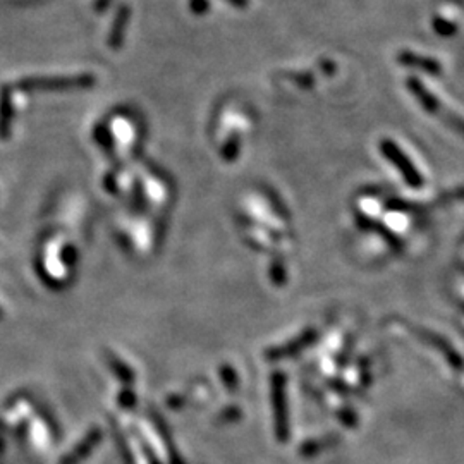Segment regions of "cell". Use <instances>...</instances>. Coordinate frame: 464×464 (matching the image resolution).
Returning <instances> with one entry per match:
<instances>
[{
  "mask_svg": "<svg viewBox=\"0 0 464 464\" xmlns=\"http://www.w3.org/2000/svg\"><path fill=\"white\" fill-rule=\"evenodd\" d=\"M380 150L384 153V157L396 167L397 171L401 172L402 179L409 184L411 188H420L423 186V178L421 174L418 172L416 167L413 166V162L409 160L408 155L397 146V143H394L392 139H382L380 143Z\"/></svg>",
  "mask_w": 464,
  "mask_h": 464,
  "instance_id": "2",
  "label": "cell"
},
{
  "mask_svg": "<svg viewBox=\"0 0 464 464\" xmlns=\"http://www.w3.org/2000/svg\"><path fill=\"white\" fill-rule=\"evenodd\" d=\"M92 83V77L83 76V77H55L53 80H33L28 81V83L23 85V88L30 90H45V88H71V86H86Z\"/></svg>",
  "mask_w": 464,
  "mask_h": 464,
  "instance_id": "3",
  "label": "cell"
},
{
  "mask_svg": "<svg viewBox=\"0 0 464 464\" xmlns=\"http://www.w3.org/2000/svg\"><path fill=\"white\" fill-rule=\"evenodd\" d=\"M275 408H277V426L279 432L282 428V438L287 435V416H286V399H284V389L281 392V382H275Z\"/></svg>",
  "mask_w": 464,
  "mask_h": 464,
  "instance_id": "5",
  "label": "cell"
},
{
  "mask_svg": "<svg viewBox=\"0 0 464 464\" xmlns=\"http://www.w3.org/2000/svg\"><path fill=\"white\" fill-rule=\"evenodd\" d=\"M433 28H435V31H437L438 35H442V36H449V35H453V33L455 31V28L454 26H449V23L443 24V23H438L437 21V24H433Z\"/></svg>",
  "mask_w": 464,
  "mask_h": 464,
  "instance_id": "6",
  "label": "cell"
},
{
  "mask_svg": "<svg viewBox=\"0 0 464 464\" xmlns=\"http://www.w3.org/2000/svg\"><path fill=\"white\" fill-rule=\"evenodd\" d=\"M406 86H408L411 95L416 98L418 104H420L426 112L432 114V116L441 117L443 124H447L454 133H458L459 136L464 138V117L447 110L446 107L437 100V97H433L432 93L425 88V85H423L420 80H416V77H409V80L406 81Z\"/></svg>",
  "mask_w": 464,
  "mask_h": 464,
  "instance_id": "1",
  "label": "cell"
},
{
  "mask_svg": "<svg viewBox=\"0 0 464 464\" xmlns=\"http://www.w3.org/2000/svg\"><path fill=\"white\" fill-rule=\"evenodd\" d=\"M397 60L402 65H408V68H414V69H421V71L428 72V74H441L442 68L437 60L430 59V57H421V55H414L411 52H401Z\"/></svg>",
  "mask_w": 464,
  "mask_h": 464,
  "instance_id": "4",
  "label": "cell"
}]
</instances>
